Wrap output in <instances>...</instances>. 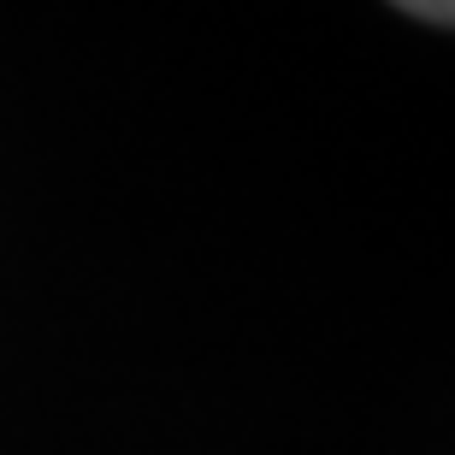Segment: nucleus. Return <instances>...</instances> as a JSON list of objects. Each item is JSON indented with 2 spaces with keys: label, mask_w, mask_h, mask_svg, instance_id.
I'll return each mask as SVG.
<instances>
[{
  "label": "nucleus",
  "mask_w": 455,
  "mask_h": 455,
  "mask_svg": "<svg viewBox=\"0 0 455 455\" xmlns=\"http://www.w3.org/2000/svg\"><path fill=\"white\" fill-rule=\"evenodd\" d=\"M396 6L414 18H432V24H455V0H396Z\"/></svg>",
  "instance_id": "1"
}]
</instances>
